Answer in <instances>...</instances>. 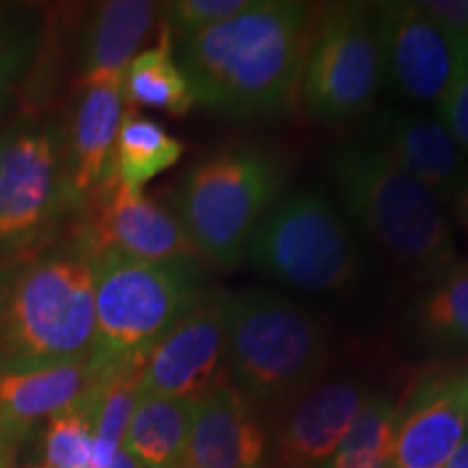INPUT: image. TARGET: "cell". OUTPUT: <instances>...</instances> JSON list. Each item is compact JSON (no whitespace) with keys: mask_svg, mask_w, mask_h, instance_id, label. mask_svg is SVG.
Wrapping results in <instances>:
<instances>
[{"mask_svg":"<svg viewBox=\"0 0 468 468\" xmlns=\"http://www.w3.org/2000/svg\"><path fill=\"white\" fill-rule=\"evenodd\" d=\"M438 117L468 156V44L462 46L458 69L447 93L438 104Z\"/></svg>","mask_w":468,"mask_h":468,"instance_id":"cell-28","label":"cell"},{"mask_svg":"<svg viewBox=\"0 0 468 468\" xmlns=\"http://www.w3.org/2000/svg\"><path fill=\"white\" fill-rule=\"evenodd\" d=\"M144 362L109 368L102 378L93 423V458L90 466H107L120 449L131 425L133 412L142 397Z\"/></svg>","mask_w":468,"mask_h":468,"instance_id":"cell-23","label":"cell"},{"mask_svg":"<svg viewBox=\"0 0 468 468\" xmlns=\"http://www.w3.org/2000/svg\"><path fill=\"white\" fill-rule=\"evenodd\" d=\"M397 412H399V408L386 397L367 399L360 406L356 419L351 420L347 436L343 438L336 453L371 455V458L388 464L390 452H393Z\"/></svg>","mask_w":468,"mask_h":468,"instance_id":"cell-26","label":"cell"},{"mask_svg":"<svg viewBox=\"0 0 468 468\" xmlns=\"http://www.w3.org/2000/svg\"><path fill=\"white\" fill-rule=\"evenodd\" d=\"M314 11L292 0H254L243 14L180 42L193 104L230 117H267L300 93Z\"/></svg>","mask_w":468,"mask_h":468,"instance_id":"cell-1","label":"cell"},{"mask_svg":"<svg viewBox=\"0 0 468 468\" xmlns=\"http://www.w3.org/2000/svg\"><path fill=\"white\" fill-rule=\"evenodd\" d=\"M327 338L306 310L267 291L228 295L226 368L248 401L276 403L321 371Z\"/></svg>","mask_w":468,"mask_h":468,"instance_id":"cell-6","label":"cell"},{"mask_svg":"<svg viewBox=\"0 0 468 468\" xmlns=\"http://www.w3.org/2000/svg\"><path fill=\"white\" fill-rule=\"evenodd\" d=\"M267 438L250 401L221 384L197 401L185 468H265Z\"/></svg>","mask_w":468,"mask_h":468,"instance_id":"cell-16","label":"cell"},{"mask_svg":"<svg viewBox=\"0 0 468 468\" xmlns=\"http://www.w3.org/2000/svg\"><path fill=\"white\" fill-rule=\"evenodd\" d=\"M468 434V365L425 371L397 412L393 468H442Z\"/></svg>","mask_w":468,"mask_h":468,"instance_id":"cell-13","label":"cell"},{"mask_svg":"<svg viewBox=\"0 0 468 468\" xmlns=\"http://www.w3.org/2000/svg\"><path fill=\"white\" fill-rule=\"evenodd\" d=\"M442 468H468V434L464 436V441L460 442V447L455 449L453 455L447 460V464Z\"/></svg>","mask_w":468,"mask_h":468,"instance_id":"cell-31","label":"cell"},{"mask_svg":"<svg viewBox=\"0 0 468 468\" xmlns=\"http://www.w3.org/2000/svg\"><path fill=\"white\" fill-rule=\"evenodd\" d=\"M367 145L425 185L441 202L460 196L468 178V156L438 115L379 109L365 124Z\"/></svg>","mask_w":468,"mask_h":468,"instance_id":"cell-14","label":"cell"},{"mask_svg":"<svg viewBox=\"0 0 468 468\" xmlns=\"http://www.w3.org/2000/svg\"><path fill=\"white\" fill-rule=\"evenodd\" d=\"M362 403L365 390L356 382H330L303 397L278 434V466L325 468Z\"/></svg>","mask_w":468,"mask_h":468,"instance_id":"cell-17","label":"cell"},{"mask_svg":"<svg viewBox=\"0 0 468 468\" xmlns=\"http://www.w3.org/2000/svg\"><path fill=\"white\" fill-rule=\"evenodd\" d=\"M382 83L373 5L332 3L313 17L300 96L321 122L365 113Z\"/></svg>","mask_w":468,"mask_h":468,"instance_id":"cell-8","label":"cell"},{"mask_svg":"<svg viewBox=\"0 0 468 468\" xmlns=\"http://www.w3.org/2000/svg\"><path fill=\"white\" fill-rule=\"evenodd\" d=\"M254 0H178V3L163 5L165 7L169 33H176L180 42L191 35L204 31L230 17L248 11Z\"/></svg>","mask_w":468,"mask_h":468,"instance_id":"cell-27","label":"cell"},{"mask_svg":"<svg viewBox=\"0 0 468 468\" xmlns=\"http://www.w3.org/2000/svg\"><path fill=\"white\" fill-rule=\"evenodd\" d=\"M250 261L292 289H343L358 269L347 226L317 193H292L265 215L248 245Z\"/></svg>","mask_w":468,"mask_h":468,"instance_id":"cell-7","label":"cell"},{"mask_svg":"<svg viewBox=\"0 0 468 468\" xmlns=\"http://www.w3.org/2000/svg\"><path fill=\"white\" fill-rule=\"evenodd\" d=\"M226 354L228 295L207 291L148 354L142 395L200 401L210 390L226 384Z\"/></svg>","mask_w":468,"mask_h":468,"instance_id":"cell-11","label":"cell"},{"mask_svg":"<svg viewBox=\"0 0 468 468\" xmlns=\"http://www.w3.org/2000/svg\"><path fill=\"white\" fill-rule=\"evenodd\" d=\"M373 14L382 80L403 101L441 104L468 42L449 37L419 3H378Z\"/></svg>","mask_w":468,"mask_h":468,"instance_id":"cell-12","label":"cell"},{"mask_svg":"<svg viewBox=\"0 0 468 468\" xmlns=\"http://www.w3.org/2000/svg\"><path fill=\"white\" fill-rule=\"evenodd\" d=\"M458 215L462 221H468V178L464 186H462L460 196H458Z\"/></svg>","mask_w":468,"mask_h":468,"instance_id":"cell-34","label":"cell"},{"mask_svg":"<svg viewBox=\"0 0 468 468\" xmlns=\"http://www.w3.org/2000/svg\"><path fill=\"white\" fill-rule=\"evenodd\" d=\"M163 5L148 0H109L98 5L85 31L76 90L122 83L128 63L154 27Z\"/></svg>","mask_w":468,"mask_h":468,"instance_id":"cell-19","label":"cell"},{"mask_svg":"<svg viewBox=\"0 0 468 468\" xmlns=\"http://www.w3.org/2000/svg\"><path fill=\"white\" fill-rule=\"evenodd\" d=\"M107 371L93 358L0 371V441L17 449L42 420L90 395Z\"/></svg>","mask_w":468,"mask_h":468,"instance_id":"cell-15","label":"cell"},{"mask_svg":"<svg viewBox=\"0 0 468 468\" xmlns=\"http://www.w3.org/2000/svg\"><path fill=\"white\" fill-rule=\"evenodd\" d=\"M96 300L93 356L102 368L145 362L154 345L202 300L196 262L90 259Z\"/></svg>","mask_w":468,"mask_h":468,"instance_id":"cell-4","label":"cell"},{"mask_svg":"<svg viewBox=\"0 0 468 468\" xmlns=\"http://www.w3.org/2000/svg\"><path fill=\"white\" fill-rule=\"evenodd\" d=\"M419 7L455 42H468V0H423Z\"/></svg>","mask_w":468,"mask_h":468,"instance_id":"cell-29","label":"cell"},{"mask_svg":"<svg viewBox=\"0 0 468 468\" xmlns=\"http://www.w3.org/2000/svg\"><path fill=\"white\" fill-rule=\"evenodd\" d=\"M464 228H466V234H468V221H464Z\"/></svg>","mask_w":468,"mask_h":468,"instance_id":"cell-36","label":"cell"},{"mask_svg":"<svg viewBox=\"0 0 468 468\" xmlns=\"http://www.w3.org/2000/svg\"><path fill=\"white\" fill-rule=\"evenodd\" d=\"M16 449L0 441V468H14Z\"/></svg>","mask_w":468,"mask_h":468,"instance_id":"cell-33","label":"cell"},{"mask_svg":"<svg viewBox=\"0 0 468 468\" xmlns=\"http://www.w3.org/2000/svg\"><path fill=\"white\" fill-rule=\"evenodd\" d=\"M124 117L122 83L91 85L79 91L63 139L68 169L69 208L79 210L111 169V156Z\"/></svg>","mask_w":468,"mask_h":468,"instance_id":"cell-18","label":"cell"},{"mask_svg":"<svg viewBox=\"0 0 468 468\" xmlns=\"http://www.w3.org/2000/svg\"><path fill=\"white\" fill-rule=\"evenodd\" d=\"M79 213L76 248L87 259L117 254L148 262H196L200 256L176 215L144 191L128 189L111 169Z\"/></svg>","mask_w":468,"mask_h":468,"instance_id":"cell-10","label":"cell"},{"mask_svg":"<svg viewBox=\"0 0 468 468\" xmlns=\"http://www.w3.org/2000/svg\"><path fill=\"white\" fill-rule=\"evenodd\" d=\"M87 468H98V466H87ZM102 468H142L137 464V462H134L131 455L126 453V449H120V452L115 453V458L109 462L107 466H102Z\"/></svg>","mask_w":468,"mask_h":468,"instance_id":"cell-32","label":"cell"},{"mask_svg":"<svg viewBox=\"0 0 468 468\" xmlns=\"http://www.w3.org/2000/svg\"><path fill=\"white\" fill-rule=\"evenodd\" d=\"M93 338V269L79 248L0 271V371L90 360Z\"/></svg>","mask_w":468,"mask_h":468,"instance_id":"cell-2","label":"cell"},{"mask_svg":"<svg viewBox=\"0 0 468 468\" xmlns=\"http://www.w3.org/2000/svg\"><path fill=\"white\" fill-rule=\"evenodd\" d=\"M197 401L142 395L124 449L142 468H185Z\"/></svg>","mask_w":468,"mask_h":468,"instance_id":"cell-20","label":"cell"},{"mask_svg":"<svg viewBox=\"0 0 468 468\" xmlns=\"http://www.w3.org/2000/svg\"><path fill=\"white\" fill-rule=\"evenodd\" d=\"M185 144L137 109L124 111L111 156V172L128 189L144 191L152 178L180 161Z\"/></svg>","mask_w":468,"mask_h":468,"instance_id":"cell-21","label":"cell"},{"mask_svg":"<svg viewBox=\"0 0 468 468\" xmlns=\"http://www.w3.org/2000/svg\"><path fill=\"white\" fill-rule=\"evenodd\" d=\"M107 376V373H104ZM102 384V379H101ZM101 384L83 399L46 420L44 464L50 468H87L93 458V423Z\"/></svg>","mask_w":468,"mask_h":468,"instance_id":"cell-24","label":"cell"},{"mask_svg":"<svg viewBox=\"0 0 468 468\" xmlns=\"http://www.w3.org/2000/svg\"><path fill=\"white\" fill-rule=\"evenodd\" d=\"M419 325L431 341L468 345V265L452 267L441 276L420 303Z\"/></svg>","mask_w":468,"mask_h":468,"instance_id":"cell-25","label":"cell"},{"mask_svg":"<svg viewBox=\"0 0 468 468\" xmlns=\"http://www.w3.org/2000/svg\"><path fill=\"white\" fill-rule=\"evenodd\" d=\"M25 468H50V466H46V464H33V466H25Z\"/></svg>","mask_w":468,"mask_h":468,"instance_id":"cell-35","label":"cell"},{"mask_svg":"<svg viewBox=\"0 0 468 468\" xmlns=\"http://www.w3.org/2000/svg\"><path fill=\"white\" fill-rule=\"evenodd\" d=\"M14 52H11L7 46L0 42V96H3L5 85H7L11 68H14Z\"/></svg>","mask_w":468,"mask_h":468,"instance_id":"cell-30","label":"cell"},{"mask_svg":"<svg viewBox=\"0 0 468 468\" xmlns=\"http://www.w3.org/2000/svg\"><path fill=\"white\" fill-rule=\"evenodd\" d=\"M69 208L63 134L50 124L0 137V259L37 245Z\"/></svg>","mask_w":468,"mask_h":468,"instance_id":"cell-9","label":"cell"},{"mask_svg":"<svg viewBox=\"0 0 468 468\" xmlns=\"http://www.w3.org/2000/svg\"><path fill=\"white\" fill-rule=\"evenodd\" d=\"M282 189L284 167L271 152L230 145L186 172L176 196V218L197 254L234 267Z\"/></svg>","mask_w":468,"mask_h":468,"instance_id":"cell-5","label":"cell"},{"mask_svg":"<svg viewBox=\"0 0 468 468\" xmlns=\"http://www.w3.org/2000/svg\"><path fill=\"white\" fill-rule=\"evenodd\" d=\"M325 165L351 219L390 261L419 278L453 267L452 226L425 185L360 142L332 145Z\"/></svg>","mask_w":468,"mask_h":468,"instance_id":"cell-3","label":"cell"},{"mask_svg":"<svg viewBox=\"0 0 468 468\" xmlns=\"http://www.w3.org/2000/svg\"><path fill=\"white\" fill-rule=\"evenodd\" d=\"M122 93L131 109H156L169 115H185L193 107V96L183 69L174 61L172 33L163 27L154 48L137 52L128 63Z\"/></svg>","mask_w":468,"mask_h":468,"instance_id":"cell-22","label":"cell"}]
</instances>
